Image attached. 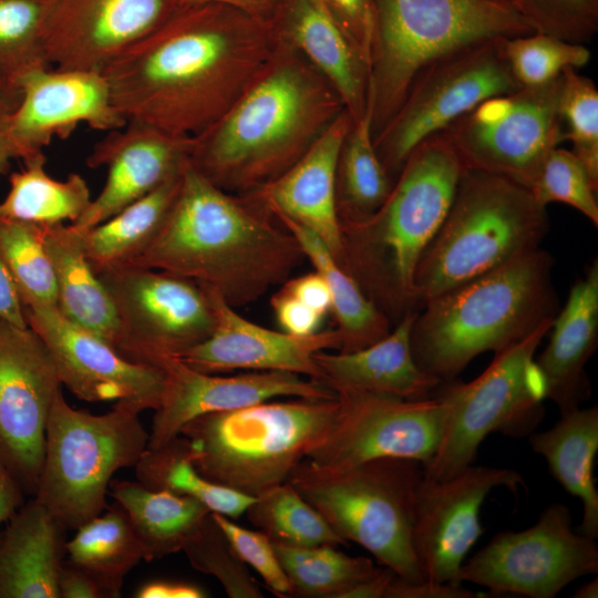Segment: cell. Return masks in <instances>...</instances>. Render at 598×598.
<instances>
[{
  "label": "cell",
  "instance_id": "cell-1",
  "mask_svg": "<svg viewBox=\"0 0 598 598\" xmlns=\"http://www.w3.org/2000/svg\"><path fill=\"white\" fill-rule=\"evenodd\" d=\"M276 45L270 19L224 3L185 1L102 74L126 121L195 137L231 107Z\"/></svg>",
  "mask_w": 598,
  "mask_h": 598
},
{
  "label": "cell",
  "instance_id": "cell-2",
  "mask_svg": "<svg viewBox=\"0 0 598 598\" xmlns=\"http://www.w3.org/2000/svg\"><path fill=\"white\" fill-rule=\"evenodd\" d=\"M303 257L270 212L219 188L187 159L157 234L130 266L212 287L237 308L282 285Z\"/></svg>",
  "mask_w": 598,
  "mask_h": 598
},
{
  "label": "cell",
  "instance_id": "cell-3",
  "mask_svg": "<svg viewBox=\"0 0 598 598\" xmlns=\"http://www.w3.org/2000/svg\"><path fill=\"white\" fill-rule=\"evenodd\" d=\"M343 111L330 83L277 40L239 99L193 137L188 159L219 188L246 196L290 168Z\"/></svg>",
  "mask_w": 598,
  "mask_h": 598
},
{
  "label": "cell",
  "instance_id": "cell-4",
  "mask_svg": "<svg viewBox=\"0 0 598 598\" xmlns=\"http://www.w3.org/2000/svg\"><path fill=\"white\" fill-rule=\"evenodd\" d=\"M463 171L450 143L434 134L409 154L388 197L371 216L341 223L340 265L392 323L419 311L414 272Z\"/></svg>",
  "mask_w": 598,
  "mask_h": 598
},
{
  "label": "cell",
  "instance_id": "cell-5",
  "mask_svg": "<svg viewBox=\"0 0 598 598\" xmlns=\"http://www.w3.org/2000/svg\"><path fill=\"white\" fill-rule=\"evenodd\" d=\"M554 264L538 248L427 300L411 329L416 365L451 380L476 355L497 354L554 320L559 311Z\"/></svg>",
  "mask_w": 598,
  "mask_h": 598
},
{
  "label": "cell",
  "instance_id": "cell-6",
  "mask_svg": "<svg viewBox=\"0 0 598 598\" xmlns=\"http://www.w3.org/2000/svg\"><path fill=\"white\" fill-rule=\"evenodd\" d=\"M548 231L546 207L528 188L464 168L414 272L419 310L427 300L540 248Z\"/></svg>",
  "mask_w": 598,
  "mask_h": 598
},
{
  "label": "cell",
  "instance_id": "cell-7",
  "mask_svg": "<svg viewBox=\"0 0 598 598\" xmlns=\"http://www.w3.org/2000/svg\"><path fill=\"white\" fill-rule=\"evenodd\" d=\"M338 396L262 401L199 415L179 434L205 478L256 497L287 481L309 451L333 427Z\"/></svg>",
  "mask_w": 598,
  "mask_h": 598
},
{
  "label": "cell",
  "instance_id": "cell-8",
  "mask_svg": "<svg viewBox=\"0 0 598 598\" xmlns=\"http://www.w3.org/2000/svg\"><path fill=\"white\" fill-rule=\"evenodd\" d=\"M533 32L515 7L501 0H374L368 90L373 138L426 65L477 42Z\"/></svg>",
  "mask_w": 598,
  "mask_h": 598
},
{
  "label": "cell",
  "instance_id": "cell-9",
  "mask_svg": "<svg viewBox=\"0 0 598 598\" xmlns=\"http://www.w3.org/2000/svg\"><path fill=\"white\" fill-rule=\"evenodd\" d=\"M422 476V464L409 457H379L339 471L303 460L287 482L344 543L359 544L398 577L420 581L412 532Z\"/></svg>",
  "mask_w": 598,
  "mask_h": 598
},
{
  "label": "cell",
  "instance_id": "cell-10",
  "mask_svg": "<svg viewBox=\"0 0 598 598\" xmlns=\"http://www.w3.org/2000/svg\"><path fill=\"white\" fill-rule=\"evenodd\" d=\"M147 444L138 413L115 404L105 414H91L72 408L61 391L50 412L33 497L65 529H76L106 508L114 473L135 466Z\"/></svg>",
  "mask_w": 598,
  "mask_h": 598
},
{
  "label": "cell",
  "instance_id": "cell-11",
  "mask_svg": "<svg viewBox=\"0 0 598 598\" xmlns=\"http://www.w3.org/2000/svg\"><path fill=\"white\" fill-rule=\"evenodd\" d=\"M553 321L495 354L473 381L454 378L440 383L433 398L444 404L446 414L439 447L422 466L425 477L446 480L472 465L478 446L492 432L519 437L534 431L544 416L545 399L534 357Z\"/></svg>",
  "mask_w": 598,
  "mask_h": 598
},
{
  "label": "cell",
  "instance_id": "cell-12",
  "mask_svg": "<svg viewBox=\"0 0 598 598\" xmlns=\"http://www.w3.org/2000/svg\"><path fill=\"white\" fill-rule=\"evenodd\" d=\"M494 38L451 52L426 65L412 82L401 106L373 138L394 182L409 154L482 102L517 91L505 54Z\"/></svg>",
  "mask_w": 598,
  "mask_h": 598
},
{
  "label": "cell",
  "instance_id": "cell-13",
  "mask_svg": "<svg viewBox=\"0 0 598 598\" xmlns=\"http://www.w3.org/2000/svg\"><path fill=\"white\" fill-rule=\"evenodd\" d=\"M561 74L540 86L491 97L440 132L464 168L533 185L551 150L565 141Z\"/></svg>",
  "mask_w": 598,
  "mask_h": 598
},
{
  "label": "cell",
  "instance_id": "cell-14",
  "mask_svg": "<svg viewBox=\"0 0 598 598\" xmlns=\"http://www.w3.org/2000/svg\"><path fill=\"white\" fill-rule=\"evenodd\" d=\"M99 277L116 310L117 351L131 361L161 367L203 342L214 329L207 292L190 279L134 266Z\"/></svg>",
  "mask_w": 598,
  "mask_h": 598
},
{
  "label": "cell",
  "instance_id": "cell-15",
  "mask_svg": "<svg viewBox=\"0 0 598 598\" xmlns=\"http://www.w3.org/2000/svg\"><path fill=\"white\" fill-rule=\"evenodd\" d=\"M597 573L596 539L575 533L568 507L555 503L529 528L496 534L462 564L457 579L495 594L553 598L571 581Z\"/></svg>",
  "mask_w": 598,
  "mask_h": 598
},
{
  "label": "cell",
  "instance_id": "cell-16",
  "mask_svg": "<svg viewBox=\"0 0 598 598\" xmlns=\"http://www.w3.org/2000/svg\"><path fill=\"white\" fill-rule=\"evenodd\" d=\"M336 394L337 421L305 458L312 466L339 471L386 456L414 458L423 466L435 454L446 414L435 398L410 401L358 390Z\"/></svg>",
  "mask_w": 598,
  "mask_h": 598
},
{
  "label": "cell",
  "instance_id": "cell-17",
  "mask_svg": "<svg viewBox=\"0 0 598 598\" xmlns=\"http://www.w3.org/2000/svg\"><path fill=\"white\" fill-rule=\"evenodd\" d=\"M62 382L43 340L30 328L0 323V458L34 496L50 412Z\"/></svg>",
  "mask_w": 598,
  "mask_h": 598
},
{
  "label": "cell",
  "instance_id": "cell-18",
  "mask_svg": "<svg viewBox=\"0 0 598 598\" xmlns=\"http://www.w3.org/2000/svg\"><path fill=\"white\" fill-rule=\"evenodd\" d=\"M524 485L515 470L470 465L446 480L422 476L415 502L412 544L423 578L458 582L467 551L483 533L480 511L491 491L516 493Z\"/></svg>",
  "mask_w": 598,
  "mask_h": 598
},
{
  "label": "cell",
  "instance_id": "cell-19",
  "mask_svg": "<svg viewBox=\"0 0 598 598\" xmlns=\"http://www.w3.org/2000/svg\"><path fill=\"white\" fill-rule=\"evenodd\" d=\"M24 316L48 347L62 385L76 398L86 402L116 401L138 414L157 409L165 384L161 367L126 359L55 308H24Z\"/></svg>",
  "mask_w": 598,
  "mask_h": 598
},
{
  "label": "cell",
  "instance_id": "cell-20",
  "mask_svg": "<svg viewBox=\"0 0 598 598\" xmlns=\"http://www.w3.org/2000/svg\"><path fill=\"white\" fill-rule=\"evenodd\" d=\"M185 0H45L42 42L50 66L102 72Z\"/></svg>",
  "mask_w": 598,
  "mask_h": 598
},
{
  "label": "cell",
  "instance_id": "cell-21",
  "mask_svg": "<svg viewBox=\"0 0 598 598\" xmlns=\"http://www.w3.org/2000/svg\"><path fill=\"white\" fill-rule=\"evenodd\" d=\"M165 384L152 420L147 448L179 435L190 420L231 411L274 398L329 399L336 392L321 381L281 371H251L219 377L195 370L177 358L162 362Z\"/></svg>",
  "mask_w": 598,
  "mask_h": 598
},
{
  "label": "cell",
  "instance_id": "cell-22",
  "mask_svg": "<svg viewBox=\"0 0 598 598\" xmlns=\"http://www.w3.org/2000/svg\"><path fill=\"white\" fill-rule=\"evenodd\" d=\"M21 102L10 113V132L21 159L42 151L54 137L68 138L85 123L96 131L123 127L102 72L41 69L17 81Z\"/></svg>",
  "mask_w": 598,
  "mask_h": 598
},
{
  "label": "cell",
  "instance_id": "cell-23",
  "mask_svg": "<svg viewBox=\"0 0 598 598\" xmlns=\"http://www.w3.org/2000/svg\"><path fill=\"white\" fill-rule=\"evenodd\" d=\"M200 286L209 298L215 326L208 338L177 359L209 374L235 370L281 371L322 382V372L313 355L340 349L337 329L309 336L275 331L247 320L215 289Z\"/></svg>",
  "mask_w": 598,
  "mask_h": 598
},
{
  "label": "cell",
  "instance_id": "cell-24",
  "mask_svg": "<svg viewBox=\"0 0 598 598\" xmlns=\"http://www.w3.org/2000/svg\"><path fill=\"white\" fill-rule=\"evenodd\" d=\"M192 140L137 121L110 131L86 158L90 168H107L105 184L71 225L79 229L93 227L177 175L188 159Z\"/></svg>",
  "mask_w": 598,
  "mask_h": 598
},
{
  "label": "cell",
  "instance_id": "cell-25",
  "mask_svg": "<svg viewBox=\"0 0 598 598\" xmlns=\"http://www.w3.org/2000/svg\"><path fill=\"white\" fill-rule=\"evenodd\" d=\"M352 122L344 110L290 168L244 196L268 212L281 214L313 231L339 262L342 234L337 207V169Z\"/></svg>",
  "mask_w": 598,
  "mask_h": 598
},
{
  "label": "cell",
  "instance_id": "cell-26",
  "mask_svg": "<svg viewBox=\"0 0 598 598\" xmlns=\"http://www.w3.org/2000/svg\"><path fill=\"white\" fill-rule=\"evenodd\" d=\"M270 20L277 40L330 83L353 122L360 118L368 104L369 68L326 0H279Z\"/></svg>",
  "mask_w": 598,
  "mask_h": 598
},
{
  "label": "cell",
  "instance_id": "cell-27",
  "mask_svg": "<svg viewBox=\"0 0 598 598\" xmlns=\"http://www.w3.org/2000/svg\"><path fill=\"white\" fill-rule=\"evenodd\" d=\"M549 342L534 359L545 384V399L560 414L580 408L590 395L585 367L598 344V260L570 289L553 324Z\"/></svg>",
  "mask_w": 598,
  "mask_h": 598
},
{
  "label": "cell",
  "instance_id": "cell-28",
  "mask_svg": "<svg viewBox=\"0 0 598 598\" xmlns=\"http://www.w3.org/2000/svg\"><path fill=\"white\" fill-rule=\"evenodd\" d=\"M416 313H405L386 337L364 349L317 352L313 358L322 372V382L334 392L358 390L410 401L433 399L442 381L416 365L411 349Z\"/></svg>",
  "mask_w": 598,
  "mask_h": 598
},
{
  "label": "cell",
  "instance_id": "cell-29",
  "mask_svg": "<svg viewBox=\"0 0 598 598\" xmlns=\"http://www.w3.org/2000/svg\"><path fill=\"white\" fill-rule=\"evenodd\" d=\"M65 528L34 497L0 532V598H60Z\"/></svg>",
  "mask_w": 598,
  "mask_h": 598
},
{
  "label": "cell",
  "instance_id": "cell-30",
  "mask_svg": "<svg viewBox=\"0 0 598 598\" xmlns=\"http://www.w3.org/2000/svg\"><path fill=\"white\" fill-rule=\"evenodd\" d=\"M43 243L55 278L56 310L117 350L121 330L116 310L85 256L80 230L71 224L43 226Z\"/></svg>",
  "mask_w": 598,
  "mask_h": 598
},
{
  "label": "cell",
  "instance_id": "cell-31",
  "mask_svg": "<svg viewBox=\"0 0 598 598\" xmlns=\"http://www.w3.org/2000/svg\"><path fill=\"white\" fill-rule=\"evenodd\" d=\"M532 450L547 462L553 476L582 503L580 533L598 537V492L594 461L598 451V408H577L560 414L549 430L529 434Z\"/></svg>",
  "mask_w": 598,
  "mask_h": 598
},
{
  "label": "cell",
  "instance_id": "cell-32",
  "mask_svg": "<svg viewBox=\"0 0 598 598\" xmlns=\"http://www.w3.org/2000/svg\"><path fill=\"white\" fill-rule=\"evenodd\" d=\"M271 214L295 237L305 257L330 289L331 311L341 338L338 351H358L386 337L392 330L391 320L367 297L323 240L290 218L277 213Z\"/></svg>",
  "mask_w": 598,
  "mask_h": 598
},
{
  "label": "cell",
  "instance_id": "cell-33",
  "mask_svg": "<svg viewBox=\"0 0 598 598\" xmlns=\"http://www.w3.org/2000/svg\"><path fill=\"white\" fill-rule=\"evenodd\" d=\"M110 487L112 497L126 511L147 561L182 550L210 513L194 497L151 489L138 481H111Z\"/></svg>",
  "mask_w": 598,
  "mask_h": 598
},
{
  "label": "cell",
  "instance_id": "cell-34",
  "mask_svg": "<svg viewBox=\"0 0 598 598\" xmlns=\"http://www.w3.org/2000/svg\"><path fill=\"white\" fill-rule=\"evenodd\" d=\"M182 171L106 220L86 229L75 227L96 275L130 266L145 251L178 192Z\"/></svg>",
  "mask_w": 598,
  "mask_h": 598
},
{
  "label": "cell",
  "instance_id": "cell-35",
  "mask_svg": "<svg viewBox=\"0 0 598 598\" xmlns=\"http://www.w3.org/2000/svg\"><path fill=\"white\" fill-rule=\"evenodd\" d=\"M23 161V167L11 173L10 188L0 202V216L39 226L74 224L92 199L86 181L71 173L64 181L52 178L45 171L42 151Z\"/></svg>",
  "mask_w": 598,
  "mask_h": 598
},
{
  "label": "cell",
  "instance_id": "cell-36",
  "mask_svg": "<svg viewBox=\"0 0 598 598\" xmlns=\"http://www.w3.org/2000/svg\"><path fill=\"white\" fill-rule=\"evenodd\" d=\"M65 553L68 561L95 577L111 598L121 597L125 576L144 559L130 517L117 502L78 527Z\"/></svg>",
  "mask_w": 598,
  "mask_h": 598
},
{
  "label": "cell",
  "instance_id": "cell-37",
  "mask_svg": "<svg viewBox=\"0 0 598 598\" xmlns=\"http://www.w3.org/2000/svg\"><path fill=\"white\" fill-rule=\"evenodd\" d=\"M393 181L377 153L372 131V103L343 141L337 169V207L340 224L371 216L388 197Z\"/></svg>",
  "mask_w": 598,
  "mask_h": 598
},
{
  "label": "cell",
  "instance_id": "cell-38",
  "mask_svg": "<svg viewBox=\"0 0 598 598\" xmlns=\"http://www.w3.org/2000/svg\"><path fill=\"white\" fill-rule=\"evenodd\" d=\"M137 481L151 489H168L199 501L212 513L238 518L255 497L212 482L192 463L189 441L177 435L157 448H146L135 465Z\"/></svg>",
  "mask_w": 598,
  "mask_h": 598
},
{
  "label": "cell",
  "instance_id": "cell-39",
  "mask_svg": "<svg viewBox=\"0 0 598 598\" xmlns=\"http://www.w3.org/2000/svg\"><path fill=\"white\" fill-rule=\"evenodd\" d=\"M272 545L291 585V596L338 598L343 590L381 569L370 558L349 556L332 545Z\"/></svg>",
  "mask_w": 598,
  "mask_h": 598
},
{
  "label": "cell",
  "instance_id": "cell-40",
  "mask_svg": "<svg viewBox=\"0 0 598 598\" xmlns=\"http://www.w3.org/2000/svg\"><path fill=\"white\" fill-rule=\"evenodd\" d=\"M246 514L272 543L292 547L346 544L287 481L257 495Z\"/></svg>",
  "mask_w": 598,
  "mask_h": 598
},
{
  "label": "cell",
  "instance_id": "cell-41",
  "mask_svg": "<svg viewBox=\"0 0 598 598\" xmlns=\"http://www.w3.org/2000/svg\"><path fill=\"white\" fill-rule=\"evenodd\" d=\"M0 259L24 308L56 309L55 278L43 226L0 216Z\"/></svg>",
  "mask_w": 598,
  "mask_h": 598
},
{
  "label": "cell",
  "instance_id": "cell-42",
  "mask_svg": "<svg viewBox=\"0 0 598 598\" xmlns=\"http://www.w3.org/2000/svg\"><path fill=\"white\" fill-rule=\"evenodd\" d=\"M44 7L45 0H0V73L16 84L51 68L42 42Z\"/></svg>",
  "mask_w": 598,
  "mask_h": 598
},
{
  "label": "cell",
  "instance_id": "cell-43",
  "mask_svg": "<svg viewBox=\"0 0 598 598\" xmlns=\"http://www.w3.org/2000/svg\"><path fill=\"white\" fill-rule=\"evenodd\" d=\"M504 49L512 74L522 87L544 85L566 68L579 69L590 60L585 44L539 32L508 38Z\"/></svg>",
  "mask_w": 598,
  "mask_h": 598
},
{
  "label": "cell",
  "instance_id": "cell-44",
  "mask_svg": "<svg viewBox=\"0 0 598 598\" xmlns=\"http://www.w3.org/2000/svg\"><path fill=\"white\" fill-rule=\"evenodd\" d=\"M193 568L214 576L231 598H261L264 595L246 564L233 549L209 513L187 538L183 549Z\"/></svg>",
  "mask_w": 598,
  "mask_h": 598
},
{
  "label": "cell",
  "instance_id": "cell-45",
  "mask_svg": "<svg viewBox=\"0 0 598 598\" xmlns=\"http://www.w3.org/2000/svg\"><path fill=\"white\" fill-rule=\"evenodd\" d=\"M559 114L565 140L598 186V90L594 81L575 68L561 72Z\"/></svg>",
  "mask_w": 598,
  "mask_h": 598
},
{
  "label": "cell",
  "instance_id": "cell-46",
  "mask_svg": "<svg viewBox=\"0 0 598 598\" xmlns=\"http://www.w3.org/2000/svg\"><path fill=\"white\" fill-rule=\"evenodd\" d=\"M543 206L550 203L569 205L598 226V186L581 161L559 146L550 151L529 188Z\"/></svg>",
  "mask_w": 598,
  "mask_h": 598
},
{
  "label": "cell",
  "instance_id": "cell-47",
  "mask_svg": "<svg viewBox=\"0 0 598 598\" xmlns=\"http://www.w3.org/2000/svg\"><path fill=\"white\" fill-rule=\"evenodd\" d=\"M534 32L585 44L598 31V0H515Z\"/></svg>",
  "mask_w": 598,
  "mask_h": 598
},
{
  "label": "cell",
  "instance_id": "cell-48",
  "mask_svg": "<svg viewBox=\"0 0 598 598\" xmlns=\"http://www.w3.org/2000/svg\"><path fill=\"white\" fill-rule=\"evenodd\" d=\"M212 515L239 558L260 575L270 590L281 597L291 596V585L270 538L261 530L244 528L224 515Z\"/></svg>",
  "mask_w": 598,
  "mask_h": 598
},
{
  "label": "cell",
  "instance_id": "cell-49",
  "mask_svg": "<svg viewBox=\"0 0 598 598\" xmlns=\"http://www.w3.org/2000/svg\"><path fill=\"white\" fill-rule=\"evenodd\" d=\"M326 2L369 68L374 30V0Z\"/></svg>",
  "mask_w": 598,
  "mask_h": 598
},
{
  "label": "cell",
  "instance_id": "cell-50",
  "mask_svg": "<svg viewBox=\"0 0 598 598\" xmlns=\"http://www.w3.org/2000/svg\"><path fill=\"white\" fill-rule=\"evenodd\" d=\"M276 319L282 330L293 336L318 332L323 316L290 295L282 287L270 300Z\"/></svg>",
  "mask_w": 598,
  "mask_h": 598
},
{
  "label": "cell",
  "instance_id": "cell-51",
  "mask_svg": "<svg viewBox=\"0 0 598 598\" xmlns=\"http://www.w3.org/2000/svg\"><path fill=\"white\" fill-rule=\"evenodd\" d=\"M474 592L458 582H436L427 579L408 581L398 576L388 587L384 598H472Z\"/></svg>",
  "mask_w": 598,
  "mask_h": 598
},
{
  "label": "cell",
  "instance_id": "cell-52",
  "mask_svg": "<svg viewBox=\"0 0 598 598\" xmlns=\"http://www.w3.org/2000/svg\"><path fill=\"white\" fill-rule=\"evenodd\" d=\"M281 287L323 317L331 311L332 298L330 289L322 276L316 270L289 278Z\"/></svg>",
  "mask_w": 598,
  "mask_h": 598
},
{
  "label": "cell",
  "instance_id": "cell-53",
  "mask_svg": "<svg viewBox=\"0 0 598 598\" xmlns=\"http://www.w3.org/2000/svg\"><path fill=\"white\" fill-rule=\"evenodd\" d=\"M59 591L60 598H111L95 577L68 560L60 570Z\"/></svg>",
  "mask_w": 598,
  "mask_h": 598
},
{
  "label": "cell",
  "instance_id": "cell-54",
  "mask_svg": "<svg viewBox=\"0 0 598 598\" xmlns=\"http://www.w3.org/2000/svg\"><path fill=\"white\" fill-rule=\"evenodd\" d=\"M0 323L29 327L24 307L8 269L0 259Z\"/></svg>",
  "mask_w": 598,
  "mask_h": 598
},
{
  "label": "cell",
  "instance_id": "cell-55",
  "mask_svg": "<svg viewBox=\"0 0 598 598\" xmlns=\"http://www.w3.org/2000/svg\"><path fill=\"white\" fill-rule=\"evenodd\" d=\"M137 598H204L199 586L186 581L154 580L144 584L136 591Z\"/></svg>",
  "mask_w": 598,
  "mask_h": 598
},
{
  "label": "cell",
  "instance_id": "cell-56",
  "mask_svg": "<svg viewBox=\"0 0 598 598\" xmlns=\"http://www.w3.org/2000/svg\"><path fill=\"white\" fill-rule=\"evenodd\" d=\"M24 492L0 458V526L24 503Z\"/></svg>",
  "mask_w": 598,
  "mask_h": 598
},
{
  "label": "cell",
  "instance_id": "cell-57",
  "mask_svg": "<svg viewBox=\"0 0 598 598\" xmlns=\"http://www.w3.org/2000/svg\"><path fill=\"white\" fill-rule=\"evenodd\" d=\"M395 576L390 568L383 567L375 575L343 590L338 598H384Z\"/></svg>",
  "mask_w": 598,
  "mask_h": 598
},
{
  "label": "cell",
  "instance_id": "cell-58",
  "mask_svg": "<svg viewBox=\"0 0 598 598\" xmlns=\"http://www.w3.org/2000/svg\"><path fill=\"white\" fill-rule=\"evenodd\" d=\"M10 113L0 112V175L6 174L13 158H21L10 132Z\"/></svg>",
  "mask_w": 598,
  "mask_h": 598
},
{
  "label": "cell",
  "instance_id": "cell-59",
  "mask_svg": "<svg viewBox=\"0 0 598 598\" xmlns=\"http://www.w3.org/2000/svg\"><path fill=\"white\" fill-rule=\"evenodd\" d=\"M197 2H218L235 7L252 16L270 19L279 0H185Z\"/></svg>",
  "mask_w": 598,
  "mask_h": 598
},
{
  "label": "cell",
  "instance_id": "cell-60",
  "mask_svg": "<svg viewBox=\"0 0 598 598\" xmlns=\"http://www.w3.org/2000/svg\"><path fill=\"white\" fill-rule=\"evenodd\" d=\"M21 96L20 87L0 73V112L12 113L19 106Z\"/></svg>",
  "mask_w": 598,
  "mask_h": 598
},
{
  "label": "cell",
  "instance_id": "cell-61",
  "mask_svg": "<svg viewBox=\"0 0 598 598\" xmlns=\"http://www.w3.org/2000/svg\"><path fill=\"white\" fill-rule=\"evenodd\" d=\"M573 597H575V598H597L598 597V579L595 578L594 580L580 586L575 591Z\"/></svg>",
  "mask_w": 598,
  "mask_h": 598
},
{
  "label": "cell",
  "instance_id": "cell-62",
  "mask_svg": "<svg viewBox=\"0 0 598 598\" xmlns=\"http://www.w3.org/2000/svg\"><path fill=\"white\" fill-rule=\"evenodd\" d=\"M501 1L508 2V3L513 4L515 0H501Z\"/></svg>",
  "mask_w": 598,
  "mask_h": 598
}]
</instances>
